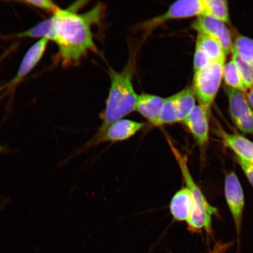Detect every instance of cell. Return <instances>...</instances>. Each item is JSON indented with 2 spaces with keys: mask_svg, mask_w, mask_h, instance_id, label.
Instances as JSON below:
<instances>
[{
  "mask_svg": "<svg viewBox=\"0 0 253 253\" xmlns=\"http://www.w3.org/2000/svg\"><path fill=\"white\" fill-rule=\"evenodd\" d=\"M81 2L67 9L59 8L52 16V29L50 41L58 47V58L63 66L75 65L88 52L97 47L91 27L102 18L103 5L97 4L85 13L78 14Z\"/></svg>",
  "mask_w": 253,
  "mask_h": 253,
  "instance_id": "obj_1",
  "label": "cell"
},
{
  "mask_svg": "<svg viewBox=\"0 0 253 253\" xmlns=\"http://www.w3.org/2000/svg\"><path fill=\"white\" fill-rule=\"evenodd\" d=\"M134 68L131 58L122 71L110 69V87L102 113V124L94 137H99L113 123L134 112L138 98L132 83Z\"/></svg>",
  "mask_w": 253,
  "mask_h": 253,
  "instance_id": "obj_2",
  "label": "cell"
},
{
  "mask_svg": "<svg viewBox=\"0 0 253 253\" xmlns=\"http://www.w3.org/2000/svg\"><path fill=\"white\" fill-rule=\"evenodd\" d=\"M225 62H211L207 67L194 72L193 90L199 105L209 112L223 79Z\"/></svg>",
  "mask_w": 253,
  "mask_h": 253,
  "instance_id": "obj_3",
  "label": "cell"
},
{
  "mask_svg": "<svg viewBox=\"0 0 253 253\" xmlns=\"http://www.w3.org/2000/svg\"><path fill=\"white\" fill-rule=\"evenodd\" d=\"M207 15L205 0H179L172 3L164 13L144 22L139 27L145 34H150L167 22Z\"/></svg>",
  "mask_w": 253,
  "mask_h": 253,
  "instance_id": "obj_4",
  "label": "cell"
},
{
  "mask_svg": "<svg viewBox=\"0 0 253 253\" xmlns=\"http://www.w3.org/2000/svg\"><path fill=\"white\" fill-rule=\"evenodd\" d=\"M229 100L231 118L243 133L253 135V110L242 91L224 87Z\"/></svg>",
  "mask_w": 253,
  "mask_h": 253,
  "instance_id": "obj_5",
  "label": "cell"
},
{
  "mask_svg": "<svg viewBox=\"0 0 253 253\" xmlns=\"http://www.w3.org/2000/svg\"><path fill=\"white\" fill-rule=\"evenodd\" d=\"M167 141L169 142L170 150H171L173 156L178 164L180 170H181L186 187L191 192L193 200H194V206H193L192 211H207L213 215L216 214L217 209L209 203L203 193L193 178L189 169L187 158L185 156H183L170 139L168 138Z\"/></svg>",
  "mask_w": 253,
  "mask_h": 253,
  "instance_id": "obj_6",
  "label": "cell"
},
{
  "mask_svg": "<svg viewBox=\"0 0 253 253\" xmlns=\"http://www.w3.org/2000/svg\"><path fill=\"white\" fill-rule=\"evenodd\" d=\"M192 28L198 34L205 35L218 41L226 56L232 52L233 46L232 35L223 22L211 16H201L193 23Z\"/></svg>",
  "mask_w": 253,
  "mask_h": 253,
  "instance_id": "obj_7",
  "label": "cell"
},
{
  "mask_svg": "<svg viewBox=\"0 0 253 253\" xmlns=\"http://www.w3.org/2000/svg\"><path fill=\"white\" fill-rule=\"evenodd\" d=\"M144 123L128 119H120L109 126L102 135L91 139L85 145V148H89L101 142H118L123 141L133 137L142 128Z\"/></svg>",
  "mask_w": 253,
  "mask_h": 253,
  "instance_id": "obj_8",
  "label": "cell"
},
{
  "mask_svg": "<svg viewBox=\"0 0 253 253\" xmlns=\"http://www.w3.org/2000/svg\"><path fill=\"white\" fill-rule=\"evenodd\" d=\"M224 194L237 232L239 234L241 229L245 202L241 183L235 172H231L226 176Z\"/></svg>",
  "mask_w": 253,
  "mask_h": 253,
  "instance_id": "obj_9",
  "label": "cell"
},
{
  "mask_svg": "<svg viewBox=\"0 0 253 253\" xmlns=\"http://www.w3.org/2000/svg\"><path fill=\"white\" fill-rule=\"evenodd\" d=\"M232 55L239 66L242 77L248 89L253 86V40L244 36H239L233 42Z\"/></svg>",
  "mask_w": 253,
  "mask_h": 253,
  "instance_id": "obj_10",
  "label": "cell"
},
{
  "mask_svg": "<svg viewBox=\"0 0 253 253\" xmlns=\"http://www.w3.org/2000/svg\"><path fill=\"white\" fill-rule=\"evenodd\" d=\"M182 122L199 146L202 148L205 147L208 142L210 131L208 111L199 104Z\"/></svg>",
  "mask_w": 253,
  "mask_h": 253,
  "instance_id": "obj_11",
  "label": "cell"
},
{
  "mask_svg": "<svg viewBox=\"0 0 253 253\" xmlns=\"http://www.w3.org/2000/svg\"><path fill=\"white\" fill-rule=\"evenodd\" d=\"M49 41L46 39H41L30 47L22 60L15 77L7 86L15 87L36 68L45 53Z\"/></svg>",
  "mask_w": 253,
  "mask_h": 253,
  "instance_id": "obj_12",
  "label": "cell"
},
{
  "mask_svg": "<svg viewBox=\"0 0 253 253\" xmlns=\"http://www.w3.org/2000/svg\"><path fill=\"white\" fill-rule=\"evenodd\" d=\"M164 99L165 98L154 94L142 93L138 95L135 111L146 119L151 125L157 126Z\"/></svg>",
  "mask_w": 253,
  "mask_h": 253,
  "instance_id": "obj_13",
  "label": "cell"
},
{
  "mask_svg": "<svg viewBox=\"0 0 253 253\" xmlns=\"http://www.w3.org/2000/svg\"><path fill=\"white\" fill-rule=\"evenodd\" d=\"M194 200L190 190L183 188L173 195L169 205V210L173 219L178 221H187L191 214Z\"/></svg>",
  "mask_w": 253,
  "mask_h": 253,
  "instance_id": "obj_14",
  "label": "cell"
},
{
  "mask_svg": "<svg viewBox=\"0 0 253 253\" xmlns=\"http://www.w3.org/2000/svg\"><path fill=\"white\" fill-rule=\"evenodd\" d=\"M220 136L224 144L235 152L237 157L253 164V142L243 136L224 131Z\"/></svg>",
  "mask_w": 253,
  "mask_h": 253,
  "instance_id": "obj_15",
  "label": "cell"
},
{
  "mask_svg": "<svg viewBox=\"0 0 253 253\" xmlns=\"http://www.w3.org/2000/svg\"><path fill=\"white\" fill-rule=\"evenodd\" d=\"M196 45L201 47L211 62L226 61V55L223 47L212 38L198 34Z\"/></svg>",
  "mask_w": 253,
  "mask_h": 253,
  "instance_id": "obj_16",
  "label": "cell"
},
{
  "mask_svg": "<svg viewBox=\"0 0 253 253\" xmlns=\"http://www.w3.org/2000/svg\"><path fill=\"white\" fill-rule=\"evenodd\" d=\"M173 96L178 111L179 122H182L197 106V97L192 88H185Z\"/></svg>",
  "mask_w": 253,
  "mask_h": 253,
  "instance_id": "obj_17",
  "label": "cell"
},
{
  "mask_svg": "<svg viewBox=\"0 0 253 253\" xmlns=\"http://www.w3.org/2000/svg\"><path fill=\"white\" fill-rule=\"evenodd\" d=\"M223 79L227 86L243 92L248 90L239 66L232 58L224 66Z\"/></svg>",
  "mask_w": 253,
  "mask_h": 253,
  "instance_id": "obj_18",
  "label": "cell"
},
{
  "mask_svg": "<svg viewBox=\"0 0 253 253\" xmlns=\"http://www.w3.org/2000/svg\"><path fill=\"white\" fill-rule=\"evenodd\" d=\"M178 122L179 120L178 111L172 95L164 99L158 118L157 126L172 125Z\"/></svg>",
  "mask_w": 253,
  "mask_h": 253,
  "instance_id": "obj_19",
  "label": "cell"
},
{
  "mask_svg": "<svg viewBox=\"0 0 253 253\" xmlns=\"http://www.w3.org/2000/svg\"><path fill=\"white\" fill-rule=\"evenodd\" d=\"M207 15L217 19L223 23L230 20L228 2L226 0H205Z\"/></svg>",
  "mask_w": 253,
  "mask_h": 253,
  "instance_id": "obj_20",
  "label": "cell"
},
{
  "mask_svg": "<svg viewBox=\"0 0 253 253\" xmlns=\"http://www.w3.org/2000/svg\"><path fill=\"white\" fill-rule=\"evenodd\" d=\"M52 18L49 19L35 25L33 27L22 33L15 35L17 38H36V39H46L50 41L52 36Z\"/></svg>",
  "mask_w": 253,
  "mask_h": 253,
  "instance_id": "obj_21",
  "label": "cell"
},
{
  "mask_svg": "<svg viewBox=\"0 0 253 253\" xmlns=\"http://www.w3.org/2000/svg\"><path fill=\"white\" fill-rule=\"evenodd\" d=\"M23 4L32 6V7L42 9L46 12H51L52 14L59 8L58 5L49 0H26L21 1Z\"/></svg>",
  "mask_w": 253,
  "mask_h": 253,
  "instance_id": "obj_22",
  "label": "cell"
},
{
  "mask_svg": "<svg viewBox=\"0 0 253 253\" xmlns=\"http://www.w3.org/2000/svg\"><path fill=\"white\" fill-rule=\"evenodd\" d=\"M211 63L210 59L201 47L196 45L194 59V72L207 67Z\"/></svg>",
  "mask_w": 253,
  "mask_h": 253,
  "instance_id": "obj_23",
  "label": "cell"
},
{
  "mask_svg": "<svg viewBox=\"0 0 253 253\" xmlns=\"http://www.w3.org/2000/svg\"><path fill=\"white\" fill-rule=\"evenodd\" d=\"M236 159L253 187V164L237 156Z\"/></svg>",
  "mask_w": 253,
  "mask_h": 253,
  "instance_id": "obj_24",
  "label": "cell"
},
{
  "mask_svg": "<svg viewBox=\"0 0 253 253\" xmlns=\"http://www.w3.org/2000/svg\"><path fill=\"white\" fill-rule=\"evenodd\" d=\"M230 243H217L214 248L210 253H224L226 250L229 248Z\"/></svg>",
  "mask_w": 253,
  "mask_h": 253,
  "instance_id": "obj_25",
  "label": "cell"
},
{
  "mask_svg": "<svg viewBox=\"0 0 253 253\" xmlns=\"http://www.w3.org/2000/svg\"><path fill=\"white\" fill-rule=\"evenodd\" d=\"M246 97L253 110V86L249 88V92L246 94Z\"/></svg>",
  "mask_w": 253,
  "mask_h": 253,
  "instance_id": "obj_26",
  "label": "cell"
},
{
  "mask_svg": "<svg viewBox=\"0 0 253 253\" xmlns=\"http://www.w3.org/2000/svg\"><path fill=\"white\" fill-rule=\"evenodd\" d=\"M6 149L5 148L2 146H0V153H4Z\"/></svg>",
  "mask_w": 253,
  "mask_h": 253,
  "instance_id": "obj_27",
  "label": "cell"
},
{
  "mask_svg": "<svg viewBox=\"0 0 253 253\" xmlns=\"http://www.w3.org/2000/svg\"><path fill=\"white\" fill-rule=\"evenodd\" d=\"M4 58V56H2L0 58V62L2 61V59Z\"/></svg>",
  "mask_w": 253,
  "mask_h": 253,
  "instance_id": "obj_28",
  "label": "cell"
},
{
  "mask_svg": "<svg viewBox=\"0 0 253 253\" xmlns=\"http://www.w3.org/2000/svg\"><path fill=\"white\" fill-rule=\"evenodd\" d=\"M4 87H5V86H2L0 87V91H1L2 89H4Z\"/></svg>",
  "mask_w": 253,
  "mask_h": 253,
  "instance_id": "obj_29",
  "label": "cell"
}]
</instances>
